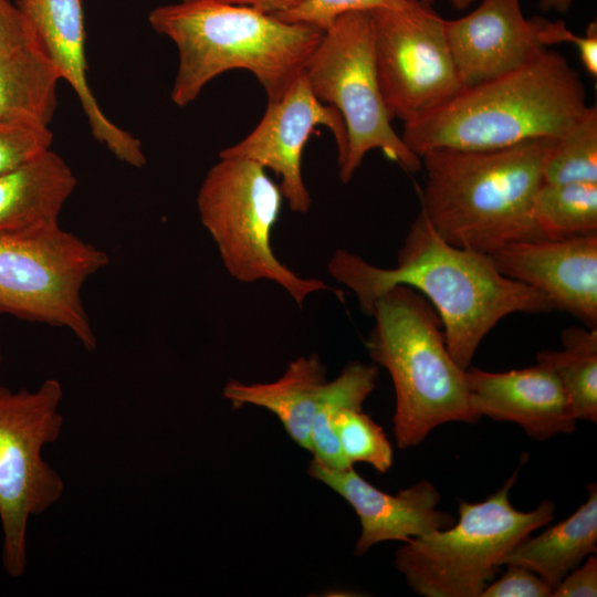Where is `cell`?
<instances>
[{
  "label": "cell",
  "mask_w": 597,
  "mask_h": 597,
  "mask_svg": "<svg viewBox=\"0 0 597 597\" xmlns=\"http://www.w3.org/2000/svg\"><path fill=\"white\" fill-rule=\"evenodd\" d=\"M326 383L325 368L313 354L291 362L285 373L271 383L229 380L223 396L233 408L254 405L270 410L292 440L311 451L312 425Z\"/></svg>",
  "instance_id": "19"
},
{
  "label": "cell",
  "mask_w": 597,
  "mask_h": 597,
  "mask_svg": "<svg viewBox=\"0 0 597 597\" xmlns=\"http://www.w3.org/2000/svg\"><path fill=\"white\" fill-rule=\"evenodd\" d=\"M587 106L578 71L547 49L530 63L463 88L404 124L401 138L420 158L437 149H502L534 138L557 139Z\"/></svg>",
  "instance_id": "3"
},
{
  "label": "cell",
  "mask_w": 597,
  "mask_h": 597,
  "mask_svg": "<svg viewBox=\"0 0 597 597\" xmlns=\"http://www.w3.org/2000/svg\"><path fill=\"white\" fill-rule=\"evenodd\" d=\"M532 213L545 239L597 234V184L543 182Z\"/></svg>",
  "instance_id": "24"
},
{
  "label": "cell",
  "mask_w": 597,
  "mask_h": 597,
  "mask_svg": "<svg viewBox=\"0 0 597 597\" xmlns=\"http://www.w3.org/2000/svg\"><path fill=\"white\" fill-rule=\"evenodd\" d=\"M39 43L33 28L20 8L0 0V54Z\"/></svg>",
  "instance_id": "31"
},
{
  "label": "cell",
  "mask_w": 597,
  "mask_h": 597,
  "mask_svg": "<svg viewBox=\"0 0 597 597\" xmlns=\"http://www.w3.org/2000/svg\"><path fill=\"white\" fill-rule=\"evenodd\" d=\"M417 0H303L293 10L276 15L277 19L306 24L324 32L341 15L354 11H371L375 9H402ZM275 17V15H274Z\"/></svg>",
  "instance_id": "27"
},
{
  "label": "cell",
  "mask_w": 597,
  "mask_h": 597,
  "mask_svg": "<svg viewBox=\"0 0 597 597\" xmlns=\"http://www.w3.org/2000/svg\"><path fill=\"white\" fill-rule=\"evenodd\" d=\"M38 42L76 94L93 137L121 161L140 168V142L113 123L100 107L87 80L85 22L81 0H17Z\"/></svg>",
  "instance_id": "15"
},
{
  "label": "cell",
  "mask_w": 597,
  "mask_h": 597,
  "mask_svg": "<svg viewBox=\"0 0 597 597\" xmlns=\"http://www.w3.org/2000/svg\"><path fill=\"white\" fill-rule=\"evenodd\" d=\"M421 1H423L426 3H429V4H432L434 0H421Z\"/></svg>",
  "instance_id": "36"
},
{
  "label": "cell",
  "mask_w": 597,
  "mask_h": 597,
  "mask_svg": "<svg viewBox=\"0 0 597 597\" xmlns=\"http://www.w3.org/2000/svg\"><path fill=\"white\" fill-rule=\"evenodd\" d=\"M588 499L569 517L527 536L502 559V566L526 567L553 589L574 568L597 551V486L588 485ZM554 591V590H553Z\"/></svg>",
  "instance_id": "20"
},
{
  "label": "cell",
  "mask_w": 597,
  "mask_h": 597,
  "mask_svg": "<svg viewBox=\"0 0 597 597\" xmlns=\"http://www.w3.org/2000/svg\"><path fill=\"white\" fill-rule=\"evenodd\" d=\"M318 126H325L334 136L339 163L347 147L344 119L335 107L313 94L302 73L280 100L268 102L255 128L222 149L219 157L248 159L272 170L280 178L279 187L290 209L306 213L312 198L302 176V155Z\"/></svg>",
  "instance_id": "12"
},
{
  "label": "cell",
  "mask_w": 597,
  "mask_h": 597,
  "mask_svg": "<svg viewBox=\"0 0 597 597\" xmlns=\"http://www.w3.org/2000/svg\"><path fill=\"white\" fill-rule=\"evenodd\" d=\"M60 81L39 43L0 54V123L49 127Z\"/></svg>",
  "instance_id": "21"
},
{
  "label": "cell",
  "mask_w": 597,
  "mask_h": 597,
  "mask_svg": "<svg viewBox=\"0 0 597 597\" xmlns=\"http://www.w3.org/2000/svg\"><path fill=\"white\" fill-rule=\"evenodd\" d=\"M369 316L374 326L366 347L394 384V436L399 448L418 446L448 422H478L468 368L452 358L442 322L426 297L396 285L376 298Z\"/></svg>",
  "instance_id": "5"
},
{
  "label": "cell",
  "mask_w": 597,
  "mask_h": 597,
  "mask_svg": "<svg viewBox=\"0 0 597 597\" xmlns=\"http://www.w3.org/2000/svg\"><path fill=\"white\" fill-rule=\"evenodd\" d=\"M333 428L349 465L356 462L370 464L385 473L392 465V448L383 428L362 408L342 410L333 422Z\"/></svg>",
  "instance_id": "26"
},
{
  "label": "cell",
  "mask_w": 597,
  "mask_h": 597,
  "mask_svg": "<svg viewBox=\"0 0 597 597\" xmlns=\"http://www.w3.org/2000/svg\"><path fill=\"white\" fill-rule=\"evenodd\" d=\"M327 271L355 294L367 315L376 298L396 285L418 291L437 311L448 349L463 369L501 320L552 310L540 292L501 274L489 254L447 242L421 211L398 250L396 266H376L337 249Z\"/></svg>",
  "instance_id": "1"
},
{
  "label": "cell",
  "mask_w": 597,
  "mask_h": 597,
  "mask_svg": "<svg viewBox=\"0 0 597 597\" xmlns=\"http://www.w3.org/2000/svg\"><path fill=\"white\" fill-rule=\"evenodd\" d=\"M224 3L253 8L258 11L280 15L296 8L303 0H217Z\"/></svg>",
  "instance_id": "33"
},
{
  "label": "cell",
  "mask_w": 597,
  "mask_h": 597,
  "mask_svg": "<svg viewBox=\"0 0 597 597\" xmlns=\"http://www.w3.org/2000/svg\"><path fill=\"white\" fill-rule=\"evenodd\" d=\"M377 375L375 365L353 362L334 380L326 383L311 431L314 459L334 469L353 467L342 453L333 422L342 410L362 408L376 387Z\"/></svg>",
  "instance_id": "23"
},
{
  "label": "cell",
  "mask_w": 597,
  "mask_h": 597,
  "mask_svg": "<svg viewBox=\"0 0 597 597\" xmlns=\"http://www.w3.org/2000/svg\"><path fill=\"white\" fill-rule=\"evenodd\" d=\"M77 186L70 166L52 149L0 175V234L60 226V213Z\"/></svg>",
  "instance_id": "18"
},
{
  "label": "cell",
  "mask_w": 597,
  "mask_h": 597,
  "mask_svg": "<svg viewBox=\"0 0 597 597\" xmlns=\"http://www.w3.org/2000/svg\"><path fill=\"white\" fill-rule=\"evenodd\" d=\"M545 19L525 18L521 0H482L468 14L444 19V33L462 90L512 72L546 46Z\"/></svg>",
  "instance_id": "13"
},
{
  "label": "cell",
  "mask_w": 597,
  "mask_h": 597,
  "mask_svg": "<svg viewBox=\"0 0 597 597\" xmlns=\"http://www.w3.org/2000/svg\"><path fill=\"white\" fill-rule=\"evenodd\" d=\"M151 28L178 50L171 100L184 107L231 70L252 73L268 102L280 100L303 73L323 32L253 8L217 0H181L155 8Z\"/></svg>",
  "instance_id": "4"
},
{
  "label": "cell",
  "mask_w": 597,
  "mask_h": 597,
  "mask_svg": "<svg viewBox=\"0 0 597 597\" xmlns=\"http://www.w3.org/2000/svg\"><path fill=\"white\" fill-rule=\"evenodd\" d=\"M471 404L478 416L520 426L536 440L570 433L577 419L555 373L545 364L492 373L467 369Z\"/></svg>",
  "instance_id": "17"
},
{
  "label": "cell",
  "mask_w": 597,
  "mask_h": 597,
  "mask_svg": "<svg viewBox=\"0 0 597 597\" xmlns=\"http://www.w3.org/2000/svg\"><path fill=\"white\" fill-rule=\"evenodd\" d=\"M553 597L597 596V558L593 554L570 570L555 587Z\"/></svg>",
  "instance_id": "32"
},
{
  "label": "cell",
  "mask_w": 597,
  "mask_h": 597,
  "mask_svg": "<svg viewBox=\"0 0 597 597\" xmlns=\"http://www.w3.org/2000/svg\"><path fill=\"white\" fill-rule=\"evenodd\" d=\"M50 127L0 123V175L51 149Z\"/></svg>",
  "instance_id": "28"
},
{
  "label": "cell",
  "mask_w": 597,
  "mask_h": 597,
  "mask_svg": "<svg viewBox=\"0 0 597 597\" xmlns=\"http://www.w3.org/2000/svg\"><path fill=\"white\" fill-rule=\"evenodd\" d=\"M563 349L542 350L536 362L547 365L559 379L577 420L597 422V328L568 327Z\"/></svg>",
  "instance_id": "22"
},
{
  "label": "cell",
  "mask_w": 597,
  "mask_h": 597,
  "mask_svg": "<svg viewBox=\"0 0 597 597\" xmlns=\"http://www.w3.org/2000/svg\"><path fill=\"white\" fill-rule=\"evenodd\" d=\"M1 362H2V350L0 348V364H1Z\"/></svg>",
  "instance_id": "37"
},
{
  "label": "cell",
  "mask_w": 597,
  "mask_h": 597,
  "mask_svg": "<svg viewBox=\"0 0 597 597\" xmlns=\"http://www.w3.org/2000/svg\"><path fill=\"white\" fill-rule=\"evenodd\" d=\"M490 256L501 274L540 292L552 310L597 328V234L520 241Z\"/></svg>",
  "instance_id": "14"
},
{
  "label": "cell",
  "mask_w": 597,
  "mask_h": 597,
  "mask_svg": "<svg viewBox=\"0 0 597 597\" xmlns=\"http://www.w3.org/2000/svg\"><path fill=\"white\" fill-rule=\"evenodd\" d=\"M517 472L484 501H459V520L450 527L411 538L397 551L396 567L416 594L480 597L503 557L554 519L556 506L548 500L526 512L511 504Z\"/></svg>",
  "instance_id": "6"
},
{
  "label": "cell",
  "mask_w": 597,
  "mask_h": 597,
  "mask_svg": "<svg viewBox=\"0 0 597 597\" xmlns=\"http://www.w3.org/2000/svg\"><path fill=\"white\" fill-rule=\"evenodd\" d=\"M543 38L547 48L559 43L576 45L580 62L587 73L593 77L597 76V23L595 21L587 25L585 35H578L573 33L563 21L546 20Z\"/></svg>",
  "instance_id": "30"
},
{
  "label": "cell",
  "mask_w": 597,
  "mask_h": 597,
  "mask_svg": "<svg viewBox=\"0 0 597 597\" xmlns=\"http://www.w3.org/2000/svg\"><path fill=\"white\" fill-rule=\"evenodd\" d=\"M108 262L106 252L60 226L0 234V314L67 328L92 352L97 341L81 292Z\"/></svg>",
  "instance_id": "10"
},
{
  "label": "cell",
  "mask_w": 597,
  "mask_h": 597,
  "mask_svg": "<svg viewBox=\"0 0 597 597\" xmlns=\"http://www.w3.org/2000/svg\"><path fill=\"white\" fill-rule=\"evenodd\" d=\"M556 139L534 138L494 150L437 149L421 156V212L452 245L484 254L545 239L533 202Z\"/></svg>",
  "instance_id": "2"
},
{
  "label": "cell",
  "mask_w": 597,
  "mask_h": 597,
  "mask_svg": "<svg viewBox=\"0 0 597 597\" xmlns=\"http://www.w3.org/2000/svg\"><path fill=\"white\" fill-rule=\"evenodd\" d=\"M219 158L201 182L197 208L228 273L243 283L274 282L298 306L320 291L342 298V292L320 279L300 276L276 258L272 231L284 198L266 169L248 159Z\"/></svg>",
  "instance_id": "7"
},
{
  "label": "cell",
  "mask_w": 597,
  "mask_h": 597,
  "mask_svg": "<svg viewBox=\"0 0 597 597\" xmlns=\"http://www.w3.org/2000/svg\"><path fill=\"white\" fill-rule=\"evenodd\" d=\"M368 12L377 77L392 119L412 122L462 90L444 19L432 4L417 0L407 8Z\"/></svg>",
  "instance_id": "11"
},
{
  "label": "cell",
  "mask_w": 597,
  "mask_h": 597,
  "mask_svg": "<svg viewBox=\"0 0 597 597\" xmlns=\"http://www.w3.org/2000/svg\"><path fill=\"white\" fill-rule=\"evenodd\" d=\"M303 74L313 94L335 107L344 119L347 147L338 163L344 184L374 149L408 172L422 169L421 158L392 128L377 77L368 11L348 12L336 19L323 32Z\"/></svg>",
  "instance_id": "8"
},
{
  "label": "cell",
  "mask_w": 597,
  "mask_h": 597,
  "mask_svg": "<svg viewBox=\"0 0 597 597\" xmlns=\"http://www.w3.org/2000/svg\"><path fill=\"white\" fill-rule=\"evenodd\" d=\"M61 383L45 379L35 390L12 391L0 385V523L1 561L18 578L27 568V530L63 495L65 484L44 461L43 447L62 432Z\"/></svg>",
  "instance_id": "9"
},
{
  "label": "cell",
  "mask_w": 597,
  "mask_h": 597,
  "mask_svg": "<svg viewBox=\"0 0 597 597\" xmlns=\"http://www.w3.org/2000/svg\"><path fill=\"white\" fill-rule=\"evenodd\" d=\"M549 184H597V108L584 114L556 139L543 172Z\"/></svg>",
  "instance_id": "25"
},
{
  "label": "cell",
  "mask_w": 597,
  "mask_h": 597,
  "mask_svg": "<svg viewBox=\"0 0 597 597\" xmlns=\"http://www.w3.org/2000/svg\"><path fill=\"white\" fill-rule=\"evenodd\" d=\"M450 3L458 10H465L471 6L475 0H449Z\"/></svg>",
  "instance_id": "35"
},
{
  "label": "cell",
  "mask_w": 597,
  "mask_h": 597,
  "mask_svg": "<svg viewBox=\"0 0 597 597\" xmlns=\"http://www.w3.org/2000/svg\"><path fill=\"white\" fill-rule=\"evenodd\" d=\"M574 0H540V7L545 11L565 13L569 10Z\"/></svg>",
  "instance_id": "34"
},
{
  "label": "cell",
  "mask_w": 597,
  "mask_h": 597,
  "mask_svg": "<svg viewBox=\"0 0 597 597\" xmlns=\"http://www.w3.org/2000/svg\"><path fill=\"white\" fill-rule=\"evenodd\" d=\"M505 572L489 583L480 597H551L553 588L531 569L506 564Z\"/></svg>",
  "instance_id": "29"
},
{
  "label": "cell",
  "mask_w": 597,
  "mask_h": 597,
  "mask_svg": "<svg viewBox=\"0 0 597 597\" xmlns=\"http://www.w3.org/2000/svg\"><path fill=\"white\" fill-rule=\"evenodd\" d=\"M308 474L337 492L354 509L360 522L355 554L366 553L386 541L404 543L450 527L455 519L440 511V493L421 480L397 494L385 493L360 476L353 467L334 469L313 459Z\"/></svg>",
  "instance_id": "16"
}]
</instances>
